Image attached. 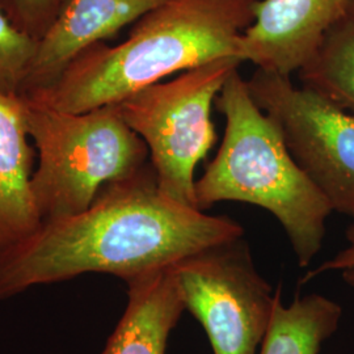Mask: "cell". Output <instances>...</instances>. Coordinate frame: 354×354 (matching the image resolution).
Returning <instances> with one entry per match:
<instances>
[{
  "mask_svg": "<svg viewBox=\"0 0 354 354\" xmlns=\"http://www.w3.org/2000/svg\"><path fill=\"white\" fill-rule=\"evenodd\" d=\"M244 236L241 223L165 196L151 163L106 184L80 213L46 221L0 257V302L88 273L138 277Z\"/></svg>",
  "mask_w": 354,
  "mask_h": 354,
  "instance_id": "cell-1",
  "label": "cell"
},
{
  "mask_svg": "<svg viewBox=\"0 0 354 354\" xmlns=\"http://www.w3.org/2000/svg\"><path fill=\"white\" fill-rule=\"evenodd\" d=\"M257 0H167L134 24L129 37L79 54L59 79L30 97L55 111L83 113L218 58L238 57ZM21 97V96H20Z\"/></svg>",
  "mask_w": 354,
  "mask_h": 354,
  "instance_id": "cell-2",
  "label": "cell"
},
{
  "mask_svg": "<svg viewBox=\"0 0 354 354\" xmlns=\"http://www.w3.org/2000/svg\"><path fill=\"white\" fill-rule=\"evenodd\" d=\"M214 104L226 130L196 181L197 207L205 212L236 201L266 209L286 232L298 266L307 268L323 247L330 205L291 155L277 122L254 102L239 68L228 75Z\"/></svg>",
  "mask_w": 354,
  "mask_h": 354,
  "instance_id": "cell-3",
  "label": "cell"
},
{
  "mask_svg": "<svg viewBox=\"0 0 354 354\" xmlns=\"http://www.w3.org/2000/svg\"><path fill=\"white\" fill-rule=\"evenodd\" d=\"M23 102L38 153L32 192L44 222L86 210L106 184L150 162L145 140L127 125L117 104L68 113Z\"/></svg>",
  "mask_w": 354,
  "mask_h": 354,
  "instance_id": "cell-4",
  "label": "cell"
},
{
  "mask_svg": "<svg viewBox=\"0 0 354 354\" xmlns=\"http://www.w3.org/2000/svg\"><path fill=\"white\" fill-rule=\"evenodd\" d=\"M241 64L236 57L218 58L117 104L127 125L145 140L159 188L177 203L198 209L196 167L216 140L212 106Z\"/></svg>",
  "mask_w": 354,
  "mask_h": 354,
  "instance_id": "cell-5",
  "label": "cell"
},
{
  "mask_svg": "<svg viewBox=\"0 0 354 354\" xmlns=\"http://www.w3.org/2000/svg\"><path fill=\"white\" fill-rule=\"evenodd\" d=\"M185 306L214 354H257L269 327L276 290L254 266L244 236L218 243L169 266Z\"/></svg>",
  "mask_w": 354,
  "mask_h": 354,
  "instance_id": "cell-6",
  "label": "cell"
},
{
  "mask_svg": "<svg viewBox=\"0 0 354 354\" xmlns=\"http://www.w3.org/2000/svg\"><path fill=\"white\" fill-rule=\"evenodd\" d=\"M247 83L332 212L354 223V114L314 89L294 86L289 75L257 68Z\"/></svg>",
  "mask_w": 354,
  "mask_h": 354,
  "instance_id": "cell-7",
  "label": "cell"
},
{
  "mask_svg": "<svg viewBox=\"0 0 354 354\" xmlns=\"http://www.w3.org/2000/svg\"><path fill=\"white\" fill-rule=\"evenodd\" d=\"M354 0H257L254 20L239 41L238 57L257 68L289 75L317 53Z\"/></svg>",
  "mask_w": 354,
  "mask_h": 354,
  "instance_id": "cell-8",
  "label": "cell"
},
{
  "mask_svg": "<svg viewBox=\"0 0 354 354\" xmlns=\"http://www.w3.org/2000/svg\"><path fill=\"white\" fill-rule=\"evenodd\" d=\"M167 0H67L37 50L21 84V97L53 86L79 54L113 37Z\"/></svg>",
  "mask_w": 354,
  "mask_h": 354,
  "instance_id": "cell-9",
  "label": "cell"
},
{
  "mask_svg": "<svg viewBox=\"0 0 354 354\" xmlns=\"http://www.w3.org/2000/svg\"><path fill=\"white\" fill-rule=\"evenodd\" d=\"M29 140L23 99L0 92V257L44 223L32 192L35 152Z\"/></svg>",
  "mask_w": 354,
  "mask_h": 354,
  "instance_id": "cell-10",
  "label": "cell"
},
{
  "mask_svg": "<svg viewBox=\"0 0 354 354\" xmlns=\"http://www.w3.org/2000/svg\"><path fill=\"white\" fill-rule=\"evenodd\" d=\"M127 308L102 354H165L185 313L169 266L127 279Z\"/></svg>",
  "mask_w": 354,
  "mask_h": 354,
  "instance_id": "cell-11",
  "label": "cell"
},
{
  "mask_svg": "<svg viewBox=\"0 0 354 354\" xmlns=\"http://www.w3.org/2000/svg\"><path fill=\"white\" fill-rule=\"evenodd\" d=\"M342 317V306L317 292L297 297L286 306L279 286L273 315L257 354H319L337 332Z\"/></svg>",
  "mask_w": 354,
  "mask_h": 354,
  "instance_id": "cell-12",
  "label": "cell"
},
{
  "mask_svg": "<svg viewBox=\"0 0 354 354\" xmlns=\"http://www.w3.org/2000/svg\"><path fill=\"white\" fill-rule=\"evenodd\" d=\"M302 86L354 114V20L332 28L317 53L298 71Z\"/></svg>",
  "mask_w": 354,
  "mask_h": 354,
  "instance_id": "cell-13",
  "label": "cell"
},
{
  "mask_svg": "<svg viewBox=\"0 0 354 354\" xmlns=\"http://www.w3.org/2000/svg\"><path fill=\"white\" fill-rule=\"evenodd\" d=\"M37 42L13 26L0 10V92L20 95Z\"/></svg>",
  "mask_w": 354,
  "mask_h": 354,
  "instance_id": "cell-14",
  "label": "cell"
},
{
  "mask_svg": "<svg viewBox=\"0 0 354 354\" xmlns=\"http://www.w3.org/2000/svg\"><path fill=\"white\" fill-rule=\"evenodd\" d=\"M67 0H0V10L13 26L39 41L48 32Z\"/></svg>",
  "mask_w": 354,
  "mask_h": 354,
  "instance_id": "cell-15",
  "label": "cell"
},
{
  "mask_svg": "<svg viewBox=\"0 0 354 354\" xmlns=\"http://www.w3.org/2000/svg\"><path fill=\"white\" fill-rule=\"evenodd\" d=\"M345 239L346 245L342 248L340 252L336 253L329 260L323 261L320 266H317L313 270H307L302 279H299L301 285H306L310 281L317 279L319 276L329 273V272H344L348 269L354 268V223H352L345 231Z\"/></svg>",
  "mask_w": 354,
  "mask_h": 354,
  "instance_id": "cell-16",
  "label": "cell"
},
{
  "mask_svg": "<svg viewBox=\"0 0 354 354\" xmlns=\"http://www.w3.org/2000/svg\"><path fill=\"white\" fill-rule=\"evenodd\" d=\"M342 277L344 279V282L348 286H351L354 290V268L353 269H348V270L342 272Z\"/></svg>",
  "mask_w": 354,
  "mask_h": 354,
  "instance_id": "cell-17",
  "label": "cell"
},
{
  "mask_svg": "<svg viewBox=\"0 0 354 354\" xmlns=\"http://www.w3.org/2000/svg\"><path fill=\"white\" fill-rule=\"evenodd\" d=\"M349 17H352L354 20V3L353 6H352V10H351V13H349Z\"/></svg>",
  "mask_w": 354,
  "mask_h": 354,
  "instance_id": "cell-18",
  "label": "cell"
}]
</instances>
